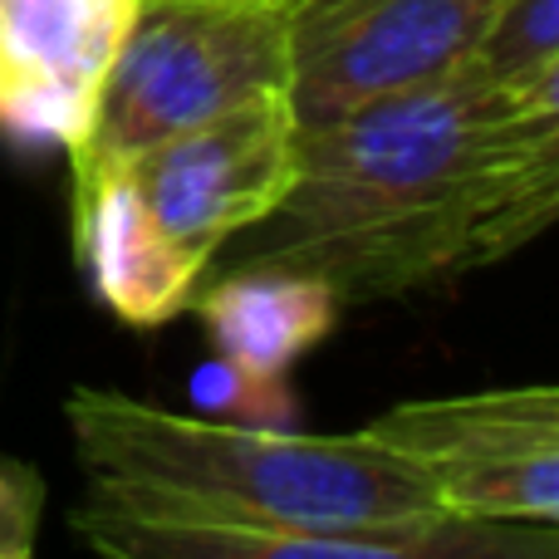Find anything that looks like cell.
<instances>
[{
  "label": "cell",
  "instance_id": "1",
  "mask_svg": "<svg viewBox=\"0 0 559 559\" xmlns=\"http://www.w3.org/2000/svg\"><path fill=\"white\" fill-rule=\"evenodd\" d=\"M559 216V98L476 64L299 128L295 182L216 265L319 275L338 305L407 299L496 265Z\"/></svg>",
  "mask_w": 559,
  "mask_h": 559
},
{
  "label": "cell",
  "instance_id": "2",
  "mask_svg": "<svg viewBox=\"0 0 559 559\" xmlns=\"http://www.w3.org/2000/svg\"><path fill=\"white\" fill-rule=\"evenodd\" d=\"M88 511L177 531L334 535L437 521L413 462L368 432H251L114 388L64 397Z\"/></svg>",
  "mask_w": 559,
  "mask_h": 559
},
{
  "label": "cell",
  "instance_id": "3",
  "mask_svg": "<svg viewBox=\"0 0 559 559\" xmlns=\"http://www.w3.org/2000/svg\"><path fill=\"white\" fill-rule=\"evenodd\" d=\"M271 94H289V10L280 0H138L69 163H123Z\"/></svg>",
  "mask_w": 559,
  "mask_h": 559
},
{
  "label": "cell",
  "instance_id": "4",
  "mask_svg": "<svg viewBox=\"0 0 559 559\" xmlns=\"http://www.w3.org/2000/svg\"><path fill=\"white\" fill-rule=\"evenodd\" d=\"M417 466L442 515L559 525V393L555 383L413 397L364 427Z\"/></svg>",
  "mask_w": 559,
  "mask_h": 559
},
{
  "label": "cell",
  "instance_id": "5",
  "mask_svg": "<svg viewBox=\"0 0 559 559\" xmlns=\"http://www.w3.org/2000/svg\"><path fill=\"white\" fill-rule=\"evenodd\" d=\"M295 138L299 123L289 94H271L104 167L128 177L153 231L192 271L212 275L216 255L265 222L289 192Z\"/></svg>",
  "mask_w": 559,
  "mask_h": 559
},
{
  "label": "cell",
  "instance_id": "6",
  "mask_svg": "<svg viewBox=\"0 0 559 559\" xmlns=\"http://www.w3.org/2000/svg\"><path fill=\"white\" fill-rule=\"evenodd\" d=\"M501 0H289V108L324 123L466 64Z\"/></svg>",
  "mask_w": 559,
  "mask_h": 559
},
{
  "label": "cell",
  "instance_id": "7",
  "mask_svg": "<svg viewBox=\"0 0 559 559\" xmlns=\"http://www.w3.org/2000/svg\"><path fill=\"white\" fill-rule=\"evenodd\" d=\"M138 0H0V138L74 153Z\"/></svg>",
  "mask_w": 559,
  "mask_h": 559
},
{
  "label": "cell",
  "instance_id": "8",
  "mask_svg": "<svg viewBox=\"0 0 559 559\" xmlns=\"http://www.w3.org/2000/svg\"><path fill=\"white\" fill-rule=\"evenodd\" d=\"M74 531L94 559H559V525L545 521H437L334 535L177 531L74 511Z\"/></svg>",
  "mask_w": 559,
  "mask_h": 559
},
{
  "label": "cell",
  "instance_id": "9",
  "mask_svg": "<svg viewBox=\"0 0 559 559\" xmlns=\"http://www.w3.org/2000/svg\"><path fill=\"white\" fill-rule=\"evenodd\" d=\"M74 251L94 299L133 329H157L187 314L206 280L153 231L118 167L74 173Z\"/></svg>",
  "mask_w": 559,
  "mask_h": 559
},
{
  "label": "cell",
  "instance_id": "10",
  "mask_svg": "<svg viewBox=\"0 0 559 559\" xmlns=\"http://www.w3.org/2000/svg\"><path fill=\"white\" fill-rule=\"evenodd\" d=\"M212 354L255 373H289L338 324V295L319 275L285 265H226L197 285L192 305Z\"/></svg>",
  "mask_w": 559,
  "mask_h": 559
},
{
  "label": "cell",
  "instance_id": "11",
  "mask_svg": "<svg viewBox=\"0 0 559 559\" xmlns=\"http://www.w3.org/2000/svg\"><path fill=\"white\" fill-rule=\"evenodd\" d=\"M466 64L515 94L559 98V0H501Z\"/></svg>",
  "mask_w": 559,
  "mask_h": 559
},
{
  "label": "cell",
  "instance_id": "12",
  "mask_svg": "<svg viewBox=\"0 0 559 559\" xmlns=\"http://www.w3.org/2000/svg\"><path fill=\"white\" fill-rule=\"evenodd\" d=\"M187 393H192L197 417L226 427H251V432H295L299 427V397L285 373H255L222 354L197 364Z\"/></svg>",
  "mask_w": 559,
  "mask_h": 559
},
{
  "label": "cell",
  "instance_id": "13",
  "mask_svg": "<svg viewBox=\"0 0 559 559\" xmlns=\"http://www.w3.org/2000/svg\"><path fill=\"white\" fill-rule=\"evenodd\" d=\"M45 521V481L35 466L0 456V559H35Z\"/></svg>",
  "mask_w": 559,
  "mask_h": 559
},
{
  "label": "cell",
  "instance_id": "14",
  "mask_svg": "<svg viewBox=\"0 0 559 559\" xmlns=\"http://www.w3.org/2000/svg\"><path fill=\"white\" fill-rule=\"evenodd\" d=\"M206 5H241V0H206ZM280 5L289 10V0H280Z\"/></svg>",
  "mask_w": 559,
  "mask_h": 559
}]
</instances>
